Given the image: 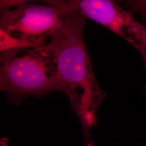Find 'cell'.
<instances>
[{
	"mask_svg": "<svg viewBox=\"0 0 146 146\" xmlns=\"http://www.w3.org/2000/svg\"><path fill=\"white\" fill-rule=\"evenodd\" d=\"M85 18L68 11L43 47L54 58L60 92L68 96L82 125L86 146H89L90 129L96 123V112L106 94L95 77L84 43Z\"/></svg>",
	"mask_w": 146,
	"mask_h": 146,
	"instance_id": "6da1fadb",
	"label": "cell"
},
{
	"mask_svg": "<svg viewBox=\"0 0 146 146\" xmlns=\"http://www.w3.org/2000/svg\"><path fill=\"white\" fill-rule=\"evenodd\" d=\"M0 88L11 102L28 96H41L60 91L52 52L43 47H17L1 51Z\"/></svg>",
	"mask_w": 146,
	"mask_h": 146,
	"instance_id": "7a4b0ae2",
	"label": "cell"
},
{
	"mask_svg": "<svg viewBox=\"0 0 146 146\" xmlns=\"http://www.w3.org/2000/svg\"><path fill=\"white\" fill-rule=\"evenodd\" d=\"M26 2L1 17V34L12 41L11 48L46 46L48 37L69 11L63 1H50L48 5Z\"/></svg>",
	"mask_w": 146,
	"mask_h": 146,
	"instance_id": "3957f363",
	"label": "cell"
},
{
	"mask_svg": "<svg viewBox=\"0 0 146 146\" xmlns=\"http://www.w3.org/2000/svg\"><path fill=\"white\" fill-rule=\"evenodd\" d=\"M66 5L70 11L94 20L130 43L140 54L146 70V27L129 11L110 0H72Z\"/></svg>",
	"mask_w": 146,
	"mask_h": 146,
	"instance_id": "277c9868",
	"label": "cell"
},
{
	"mask_svg": "<svg viewBox=\"0 0 146 146\" xmlns=\"http://www.w3.org/2000/svg\"><path fill=\"white\" fill-rule=\"evenodd\" d=\"M125 3L132 15L138 14L146 22V0L127 1Z\"/></svg>",
	"mask_w": 146,
	"mask_h": 146,
	"instance_id": "5b68a950",
	"label": "cell"
},
{
	"mask_svg": "<svg viewBox=\"0 0 146 146\" xmlns=\"http://www.w3.org/2000/svg\"><path fill=\"white\" fill-rule=\"evenodd\" d=\"M25 2V1H1V11L3 14L8 11V8L13 6L16 7Z\"/></svg>",
	"mask_w": 146,
	"mask_h": 146,
	"instance_id": "8992f818",
	"label": "cell"
}]
</instances>
